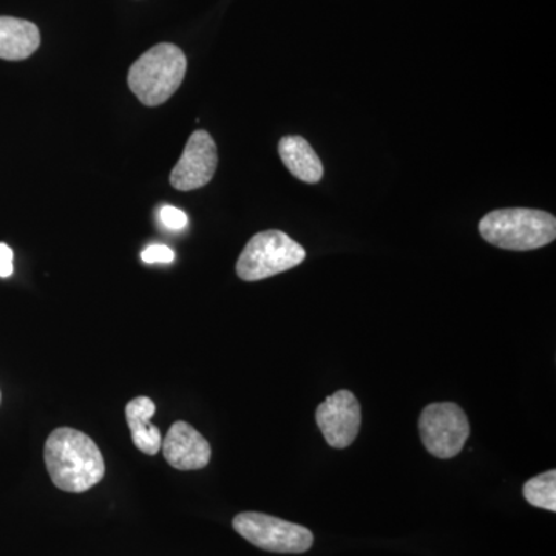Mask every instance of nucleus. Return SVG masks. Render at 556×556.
I'll return each instance as SVG.
<instances>
[{"mask_svg":"<svg viewBox=\"0 0 556 556\" xmlns=\"http://www.w3.org/2000/svg\"><path fill=\"white\" fill-rule=\"evenodd\" d=\"M188 61L174 43H159L135 61L129 72V87L149 108L164 104L177 93L185 79Z\"/></svg>","mask_w":556,"mask_h":556,"instance_id":"7ed1b4c3","label":"nucleus"},{"mask_svg":"<svg viewBox=\"0 0 556 556\" xmlns=\"http://www.w3.org/2000/svg\"><path fill=\"white\" fill-rule=\"evenodd\" d=\"M160 219L164 228L169 230H182L188 228L189 218L181 208L163 206L160 208Z\"/></svg>","mask_w":556,"mask_h":556,"instance_id":"4468645a","label":"nucleus"},{"mask_svg":"<svg viewBox=\"0 0 556 556\" xmlns=\"http://www.w3.org/2000/svg\"><path fill=\"white\" fill-rule=\"evenodd\" d=\"M39 46V28L33 22L0 16V60H27Z\"/></svg>","mask_w":556,"mask_h":556,"instance_id":"9d476101","label":"nucleus"},{"mask_svg":"<svg viewBox=\"0 0 556 556\" xmlns=\"http://www.w3.org/2000/svg\"><path fill=\"white\" fill-rule=\"evenodd\" d=\"M486 243L507 251H533L556 239V218L536 208H497L479 223Z\"/></svg>","mask_w":556,"mask_h":556,"instance_id":"f03ea898","label":"nucleus"},{"mask_svg":"<svg viewBox=\"0 0 556 556\" xmlns=\"http://www.w3.org/2000/svg\"><path fill=\"white\" fill-rule=\"evenodd\" d=\"M142 262L149 265L155 263H172L175 260V252L166 244H150L141 252Z\"/></svg>","mask_w":556,"mask_h":556,"instance_id":"2eb2a0df","label":"nucleus"},{"mask_svg":"<svg viewBox=\"0 0 556 556\" xmlns=\"http://www.w3.org/2000/svg\"><path fill=\"white\" fill-rule=\"evenodd\" d=\"M218 166L217 144L206 130L190 135L185 152L170 174V185L189 192L204 188L214 178Z\"/></svg>","mask_w":556,"mask_h":556,"instance_id":"6e6552de","label":"nucleus"},{"mask_svg":"<svg viewBox=\"0 0 556 556\" xmlns=\"http://www.w3.org/2000/svg\"><path fill=\"white\" fill-rule=\"evenodd\" d=\"M233 529L255 547L276 554H305L314 543L313 532L306 527L258 511L237 515Z\"/></svg>","mask_w":556,"mask_h":556,"instance_id":"39448f33","label":"nucleus"},{"mask_svg":"<svg viewBox=\"0 0 556 556\" xmlns=\"http://www.w3.org/2000/svg\"><path fill=\"white\" fill-rule=\"evenodd\" d=\"M0 401H2V394H0Z\"/></svg>","mask_w":556,"mask_h":556,"instance_id":"f3484780","label":"nucleus"},{"mask_svg":"<svg viewBox=\"0 0 556 556\" xmlns=\"http://www.w3.org/2000/svg\"><path fill=\"white\" fill-rule=\"evenodd\" d=\"M13 249L9 244L0 243V277L9 278L13 276Z\"/></svg>","mask_w":556,"mask_h":556,"instance_id":"dca6fc26","label":"nucleus"},{"mask_svg":"<svg viewBox=\"0 0 556 556\" xmlns=\"http://www.w3.org/2000/svg\"><path fill=\"white\" fill-rule=\"evenodd\" d=\"M316 422L329 447H350L361 431V402L351 391L339 390L318 405Z\"/></svg>","mask_w":556,"mask_h":556,"instance_id":"0eeeda50","label":"nucleus"},{"mask_svg":"<svg viewBox=\"0 0 556 556\" xmlns=\"http://www.w3.org/2000/svg\"><path fill=\"white\" fill-rule=\"evenodd\" d=\"M419 433L427 452L439 459H452L463 452L470 424L464 409L453 402L427 405L419 417Z\"/></svg>","mask_w":556,"mask_h":556,"instance_id":"423d86ee","label":"nucleus"},{"mask_svg":"<svg viewBox=\"0 0 556 556\" xmlns=\"http://www.w3.org/2000/svg\"><path fill=\"white\" fill-rule=\"evenodd\" d=\"M155 412V402L146 396L135 397L126 405V419L131 431V441L139 452L149 456H155L163 444L160 428L150 422Z\"/></svg>","mask_w":556,"mask_h":556,"instance_id":"9b49d317","label":"nucleus"},{"mask_svg":"<svg viewBox=\"0 0 556 556\" xmlns=\"http://www.w3.org/2000/svg\"><path fill=\"white\" fill-rule=\"evenodd\" d=\"M278 153L287 169L300 181L316 185L324 178V164L305 138H281L278 142Z\"/></svg>","mask_w":556,"mask_h":556,"instance_id":"f8f14e48","label":"nucleus"},{"mask_svg":"<svg viewBox=\"0 0 556 556\" xmlns=\"http://www.w3.org/2000/svg\"><path fill=\"white\" fill-rule=\"evenodd\" d=\"M161 448L169 466L181 471L201 470L212 456L207 439L185 420H178L169 428Z\"/></svg>","mask_w":556,"mask_h":556,"instance_id":"1a4fd4ad","label":"nucleus"},{"mask_svg":"<svg viewBox=\"0 0 556 556\" xmlns=\"http://www.w3.org/2000/svg\"><path fill=\"white\" fill-rule=\"evenodd\" d=\"M522 493L530 506L556 511V471L548 470L529 479L522 486Z\"/></svg>","mask_w":556,"mask_h":556,"instance_id":"ddd939ff","label":"nucleus"},{"mask_svg":"<svg viewBox=\"0 0 556 556\" xmlns=\"http://www.w3.org/2000/svg\"><path fill=\"white\" fill-rule=\"evenodd\" d=\"M47 471L58 489L83 493L100 484L105 477V463L93 439L75 428L51 431L43 448Z\"/></svg>","mask_w":556,"mask_h":556,"instance_id":"f257e3e1","label":"nucleus"},{"mask_svg":"<svg viewBox=\"0 0 556 556\" xmlns=\"http://www.w3.org/2000/svg\"><path fill=\"white\" fill-rule=\"evenodd\" d=\"M306 251L281 230H265L248 241L239 260L237 276L244 281H258L302 265Z\"/></svg>","mask_w":556,"mask_h":556,"instance_id":"20e7f679","label":"nucleus"}]
</instances>
